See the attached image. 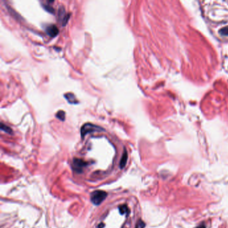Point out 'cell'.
I'll return each instance as SVG.
<instances>
[{"instance_id":"ba28073f","label":"cell","mask_w":228,"mask_h":228,"mask_svg":"<svg viewBox=\"0 0 228 228\" xmlns=\"http://www.w3.org/2000/svg\"><path fill=\"white\" fill-rule=\"evenodd\" d=\"M1 130L4 132H6V133H8L10 134H13V131L11 127L8 126L7 125H6V124H4L3 123H1Z\"/></svg>"},{"instance_id":"5b68a950","label":"cell","mask_w":228,"mask_h":228,"mask_svg":"<svg viewBox=\"0 0 228 228\" xmlns=\"http://www.w3.org/2000/svg\"><path fill=\"white\" fill-rule=\"evenodd\" d=\"M46 32L48 36L52 38L57 36L58 33H59V30L58 27L54 24H50L46 26Z\"/></svg>"},{"instance_id":"30bf717a","label":"cell","mask_w":228,"mask_h":228,"mask_svg":"<svg viewBox=\"0 0 228 228\" xmlns=\"http://www.w3.org/2000/svg\"><path fill=\"white\" fill-rule=\"evenodd\" d=\"M119 211H120L121 214H128L129 213V209L126 205H121V207H119Z\"/></svg>"},{"instance_id":"9c48e42d","label":"cell","mask_w":228,"mask_h":228,"mask_svg":"<svg viewBox=\"0 0 228 228\" xmlns=\"http://www.w3.org/2000/svg\"><path fill=\"white\" fill-rule=\"evenodd\" d=\"M56 117L58 119H60V121H64L65 120L66 113L64 112V111H63V110H59V111H58V113H56Z\"/></svg>"},{"instance_id":"8992f818","label":"cell","mask_w":228,"mask_h":228,"mask_svg":"<svg viewBox=\"0 0 228 228\" xmlns=\"http://www.w3.org/2000/svg\"><path fill=\"white\" fill-rule=\"evenodd\" d=\"M65 99L68 100V102L70 104H77L78 103V100L76 99V96L74 94L71 93V92H68L64 95Z\"/></svg>"},{"instance_id":"7a4b0ae2","label":"cell","mask_w":228,"mask_h":228,"mask_svg":"<svg viewBox=\"0 0 228 228\" xmlns=\"http://www.w3.org/2000/svg\"><path fill=\"white\" fill-rule=\"evenodd\" d=\"M107 197V193L104 191L97 190L92 192L91 196L92 203L96 205H99Z\"/></svg>"},{"instance_id":"7c38bea8","label":"cell","mask_w":228,"mask_h":228,"mask_svg":"<svg viewBox=\"0 0 228 228\" xmlns=\"http://www.w3.org/2000/svg\"><path fill=\"white\" fill-rule=\"evenodd\" d=\"M145 226V224L144 223V221H142V220H139V221H138V222L137 223L135 228H144Z\"/></svg>"},{"instance_id":"277c9868","label":"cell","mask_w":228,"mask_h":228,"mask_svg":"<svg viewBox=\"0 0 228 228\" xmlns=\"http://www.w3.org/2000/svg\"><path fill=\"white\" fill-rule=\"evenodd\" d=\"M69 18H70V14H66L64 7L61 6L58 10V19L62 22V25L63 26L66 25Z\"/></svg>"},{"instance_id":"8fae6325","label":"cell","mask_w":228,"mask_h":228,"mask_svg":"<svg viewBox=\"0 0 228 228\" xmlns=\"http://www.w3.org/2000/svg\"><path fill=\"white\" fill-rule=\"evenodd\" d=\"M42 7H44V10H46V12L50 13V14H54V7H52V6H50V5H49V4H48V5H45V4H44L43 6H42Z\"/></svg>"},{"instance_id":"4fadbf2b","label":"cell","mask_w":228,"mask_h":228,"mask_svg":"<svg viewBox=\"0 0 228 228\" xmlns=\"http://www.w3.org/2000/svg\"><path fill=\"white\" fill-rule=\"evenodd\" d=\"M104 226V224H100L99 226H98V227L99 228H103V227Z\"/></svg>"},{"instance_id":"6da1fadb","label":"cell","mask_w":228,"mask_h":228,"mask_svg":"<svg viewBox=\"0 0 228 228\" xmlns=\"http://www.w3.org/2000/svg\"><path fill=\"white\" fill-rule=\"evenodd\" d=\"M104 131V130L99 126L95 125V124L92 123H86L82 126L80 133L82 137L84 138V136H86V134L89 133H92V132H101Z\"/></svg>"},{"instance_id":"52a82bcc","label":"cell","mask_w":228,"mask_h":228,"mask_svg":"<svg viewBox=\"0 0 228 228\" xmlns=\"http://www.w3.org/2000/svg\"><path fill=\"white\" fill-rule=\"evenodd\" d=\"M127 158H128V155H127L126 151L124 150L123 154V155H122L121 162H120V167H121V169H123L124 167H125L126 161H127Z\"/></svg>"},{"instance_id":"3957f363","label":"cell","mask_w":228,"mask_h":228,"mask_svg":"<svg viewBox=\"0 0 228 228\" xmlns=\"http://www.w3.org/2000/svg\"><path fill=\"white\" fill-rule=\"evenodd\" d=\"M72 165L74 171L78 173H80L83 172V169L87 165V163L83 159H80L74 158L73 160Z\"/></svg>"}]
</instances>
